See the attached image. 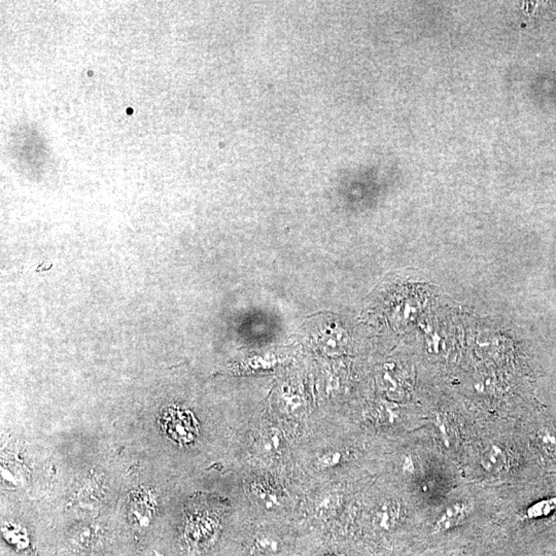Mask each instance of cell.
Segmentation results:
<instances>
[{
	"instance_id": "7c38bea8",
	"label": "cell",
	"mask_w": 556,
	"mask_h": 556,
	"mask_svg": "<svg viewBox=\"0 0 556 556\" xmlns=\"http://www.w3.org/2000/svg\"><path fill=\"white\" fill-rule=\"evenodd\" d=\"M403 467H404V471H407V472L413 471V460H411L410 458H407L406 460H405Z\"/></svg>"
},
{
	"instance_id": "4fadbf2b",
	"label": "cell",
	"mask_w": 556,
	"mask_h": 556,
	"mask_svg": "<svg viewBox=\"0 0 556 556\" xmlns=\"http://www.w3.org/2000/svg\"><path fill=\"white\" fill-rule=\"evenodd\" d=\"M328 556H336V555H328Z\"/></svg>"
},
{
	"instance_id": "30bf717a",
	"label": "cell",
	"mask_w": 556,
	"mask_h": 556,
	"mask_svg": "<svg viewBox=\"0 0 556 556\" xmlns=\"http://www.w3.org/2000/svg\"><path fill=\"white\" fill-rule=\"evenodd\" d=\"M343 458L344 455L340 450L327 451L318 458V467H322V469L337 467L343 462Z\"/></svg>"
},
{
	"instance_id": "3957f363",
	"label": "cell",
	"mask_w": 556,
	"mask_h": 556,
	"mask_svg": "<svg viewBox=\"0 0 556 556\" xmlns=\"http://www.w3.org/2000/svg\"><path fill=\"white\" fill-rule=\"evenodd\" d=\"M480 463L485 471L492 474H501L511 466V457L508 449L501 443L488 444L481 453Z\"/></svg>"
},
{
	"instance_id": "7a4b0ae2",
	"label": "cell",
	"mask_w": 556,
	"mask_h": 556,
	"mask_svg": "<svg viewBox=\"0 0 556 556\" xmlns=\"http://www.w3.org/2000/svg\"><path fill=\"white\" fill-rule=\"evenodd\" d=\"M403 517V508L395 500H386L377 506L374 511L372 522L379 530L388 532L395 529Z\"/></svg>"
},
{
	"instance_id": "5b68a950",
	"label": "cell",
	"mask_w": 556,
	"mask_h": 556,
	"mask_svg": "<svg viewBox=\"0 0 556 556\" xmlns=\"http://www.w3.org/2000/svg\"><path fill=\"white\" fill-rule=\"evenodd\" d=\"M257 444L261 455L267 458L276 457L283 448V438L278 430L269 429L261 433Z\"/></svg>"
},
{
	"instance_id": "ba28073f",
	"label": "cell",
	"mask_w": 556,
	"mask_h": 556,
	"mask_svg": "<svg viewBox=\"0 0 556 556\" xmlns=\"http://www.w3.org/2000/svg\"><path fill=\"white\" fill-rule=\"evenodd\" d=\"M536 443L540 450L549 457L556 455V431L552 428H542L536 434Z\"/></svg>"
},
{
	"instance_id": "8fae6325",
	"label": "cell",
	"mask_w": 556,
	"mask_h": 556,
	"mask_svg": "<svg viewBox=\"0 0 556 556\" xmlns=\"http://www.w3.org/2000/svg\"><path fill=\"white\" fill-rule=\"evenodd\" d=\"M22 534H24L22 530H18L17 527H15V525H11V527L6 530V535H14V537H9L6 539L14 545H18L20 547H22V543H27L26 537H19V535Z\"/></svg>"
},
{
	"instance_id": "8992f818",
	"label": "cell",
	"mask_w": 556,
	"mask_h": 556,
	"mask_svg": "<svg viewBox=\"0 0 556 556\" xmlns=\"http://www.w3.org/2000/svg\"><path fill=\"white\" fill-rule=\"evenodd\" d=\"M251 494L263 507L269 510H274L280 506L278 492L271 486L262 481L251 483Z\"/></svg>"
},
{
	"instance_id": "9c48e42d",
	"label": "cell",
	"mask_w": 556,
	"mask_h": 556,
	"mask_svg": "<svg viewBox=\"0 0 556 556\" xmlns=\"http://www.w3.org/2000/svg\"><path fill=\"white\" fill-rule=\"evenodd\" d=\"M556 509V497L542 500L532 504L527 510L525 511V518L527 520H539L541 517H546L550 515Z\"/></svg>"
},
{
	"instance_id": "277c9868",
	"label": "cell",
	"mask_w": 556,
	"mask_h": 556,
	"mask_svg": "<svg viewBox=\"0 0 556 556\" xmlns=\"http://www.w3.org/2000/svg\"><path fill=\"white\" fill-rule=\"evenodd\" d=\"M470 512H471V506L467 502H455L449 505L435 521L433 532L441 534L455 529L466 520Z\"/></svg>"
},
{
	"instance_id": "52a82bcc",
	"label": "cell",
	"mask_w": 556,
	"mask_h": 556,
	"mask_svg": "<svg viewBox=\"0 0 556 556\" xmlns=\"http://www.w3.org/2000/svg\"><path fill=\"white\" fill-rule=\"evenodd\" d=\"M256 550L263 555H274L280 552L283 542L278 535L271 532H261L253 540Z\"/></svg>"
},
{
	"instance_id": "6da1fadb",
	"label": "cell",
	"mask_w": 556,
	"mask_h": 556,
	"mask_svg": "<svg viewBox=\"0 0 556 556\" xmlns=\"http://www.w3.org/2000/svg\"><path fill=\"white\" fill-rule=\"evenodd\" d=\"M163 430L172 440L181 444L194 441L198 434V427L193 414L181 408H169L163 413Z\"/></svg>"
}]
</instances>
